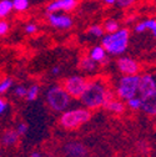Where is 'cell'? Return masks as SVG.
<instances>
[{"label":"cell","mask_w":156,"mask_h":157,"mask_svg":"<svg viewBox=\"0 0 156 157\" xmlns=\"http://www.w3.org/2000/svg\"><path fill=\"white\" fill-rule=\"evenodd\" d=\"M45 100L48 106L54 112H64L71 105V97L61 85H54L49 87L45 94Z\"/></svg>","instance_id":"cell-5"},{"label":"cell","mask_w":156,"mask_h":157,"mask_svg":"<svg viewBox=\"0 0 156 157\" xmlns=\"http://www.w3.org/2000/svg\"><path fill=\"white\" fill-rule=\"evenodd\" d=\"M19 141V135L16 133L15 130H6L3 135V139H2V142L3 145L5 146H14L16 145Z\"/></svg>","instance_id":"cell-15"},{"label":"cell","mask_w":156,"mask_h":157,"mask_svg":"<svg viewBox=\"0 0 156 157\" xmlns=\"http://www.w3.org/2000/svg\"><path fill=\"white\" fill-rule=\"evenodd\" d=\"M88 81H89L88 78L81 75H72L65 78L61 86L71 99H80V96L83 95L88 85Z\"/></svg>","instance_id":"cell-7"},{"label":"cell","mask_w":156,"mask_h":157,"mask_svg":"<svg viewBox=\"0 0 156 157\" xmlns=\"http://www.w3.org/2000/svg\"><path fill=\"white\" fill-rule=\"evenodd\" d=\"M91 116H92L91 111L85 107L66 110L61 113L59 124L65 130H76L80 126L85 125L86 122H89Z\"/></svg>","instance_id":"cell-4"},{"label":"cell","mask_w":156,"mask_h":157,"mask_svg":"<svg viewBox=\"0 0 156 157\" xmlns=\"http://www.w3.org/2000/svg\"><path fill=\"white\" fill-rule=\"evenodd\" d=\"M6 110H8V102L3 99V97H0V115H3Z\"/></svg>","instance_id":"cell-30"},{"label":"cell","mask_w":156,"mask_h":157,"mask_svg":"<svg viewBox=\"0 0 156 157\" xmlns=\"http://www.w3.org/2000/svg\"><path fill=\"white\" fill-rule=\"evenodd\" d=\"M10 24L5 20V19H0V36H5L9 33Z\"/></svg>","instance_id":"cell-26"},{"label":"cell","mask_w":156,"mask_h":157,"mask_svg":"<svg viewBox=\"0 0 156 157\" xmlns=\"http://www.w3.org/2000/svg\"><path fill=\"white\" fill-rule=\"evenodd\" d=\"M13 11L11 0H0V19H5Z\"/></svg>","instance_id":"cell-18"},{"label":"cell","mask_w":156,"mask_h":157,"mask_svg":"<svg viewBox=\"0 0 156 157\" xmlns=\"http://www.w3.org/2000/svg\"><path fill=\"white\" fill-rule=\"evenodd\" d=\"M139 81L140 75H130V76H123L118 86H116V96L119 97L121 101H127L132 97L138 96L139 91Z\"/></svg>","instance_id":"cell-6"},{"label":"cell","mask_w":156,"mask_h":157,"mask_svg":"<svg viewBox=\"0 0 156 157\" xmlns=\"http://www.w3.org/2000/svg\"><path fill=\"white\" fill-rule=\"evenodd\" d=\"M37 30H39V26L35 23H29L25 25V33L28 35H34L35 33H37Z\"/></svg>","instance_id":"cell-28"},{"label":"cell","mask_w":156,"mask_h":157,"mask_svg":"<svg viewBox=\"0 0 156 157\" xmlns=\"http://www.w3.org/2000/svg\"><path fill=\"white\" fill-rule=\"evenodd\" d=\"M46 17L49 25L57 30H70L74 25L72 17L65 13H50Z\"/></svg>","instance_id":"cell-8"},{"label":"cell","mask_w":156,"mask_h":157,"mask_svg":"<svg viewBox=\"0 0 156 157\" xmlns=\"http://www.w3.org/2000/svg\"><path fill=\"white\" fill-rule=\"evenodd\" d=\"M11 4H13V10L16 13H25L30 8L29 0H11Z\"/></svg>","instance_id":"cell-17"},{"label":"cell","mask_w":156,"mask_h":157,"mask_svg":"<svg viewBox=\"0 0 156 157\" xmlns=\"http://www.w3.org/2000/svg\"><path fill=\"white\" fill-rule=\"evenodd\" d=\"M51 74L53 75H59L60 74V67L59 66H54L53 70H51Z\"/></svg>","instance_id":"cell-31"},{"label":"cell","mask_w":156,"mask_h":157,"mask_svg":"<svg viewBox=\"0 0 156 157\" xmlns=\"http://www.w3.org/2000/svg\"><path fill=\"white\" fill-rule=\"evenodd\" d=\"M39 91H40V87H39V85H36V84L31 85L30 87H28L25 99H26L28 101H34V100H36L37 96H39Z\"/></svg>","instance_id":"cell-20"},{"label":"cell","mask_w":156,"mask_h":157,"mask_svg":"<svg viewBox=\"0 0 156 157\" xmlns=\"http://www.w3.org/2000/svg\"><path fill=\"white\" fill-rule=\"evenodd\" d=\"M63 155L64 157H86L88 148L79 141H69L63 145Z\"/></svg>","instance_id":"cell-11"},{"label":"cell","mask_w":156,"mask_h":157,"mask_svg":"<svg viewBox=\"0 0 156 157\" xmlns=\"http://www.w3.org/2000/svg\"><path fill=\"white\" fill-rule=\"evenodd\" d=\"M88 34L94 36L95 39H101L105 35V31L103 29V25H100V24H92L88 29Z\"/></svg>","instance_id":"cell-19"},{"label":"cell","mask_w":156,"mask_h":157,"mask_svg":"<svg viewBox=\"0 0 156 157\" xmlns=\"http://www.w3.org/2000/svg\"><path fill=\"white\" fill-rule=\"evenodd\" d=\"M30 157H43V155H41L40 152H33V153L30 155Z\"/></svg>","instance_id":"cell-33"},{"label":"cell","mask_w":156,"mask_h":157,"mask_svg":"<svg viewBox=\"0 0 156 157\" xmlns=\"http://www.w3.org/2000/svg\"><path fill=\"white\" fill-rule=\"evenodd\" d=\"M79 4V0H51L45 6L46 14L50 13H70L75 10Z\"/></svg>","instance_id":"cell-10"},{"label":"cell","mask_w":156,"mask_h":157,"mask_svg":"<svg viewBox=\"0 0 156 157\" xmlns=\"http://www.w3.org/2000/svg\"><path fill=\"white\" fill-rule=\"evenodd\" d=\"M114 97V92L110 90L104 78L95 77L88 81V85L80 96V101L88 110H97Z\"/></svg>","instance_id":"cell-1"},{"label":"cell","mask_w":156,"mask_h":157,"mask_svg":"<svg viewBox=\"0 0 156 157\" xmlns=\"http://www.w3.org/2000/svg\"><path fill=\"white\" fill-rule=\"evenodd\" d=\"M138 96L141 100V111L146 115H156V80L152 74L140 75Z\"/></svg>","instance_id":"cell-2"},{"label":"cell","mask_w":156,"mask_h":157,"mask_svg":"<svg viewBox=\"0 0 156 157\" xmlns=\"http://www.w3.org/2000/svg\"><path fill=\"white\" fill-rule=\"evenodd\" d=\"M126 106H127L129 109L134 110V111L140 110V109H141V100H140V97H139V96H135V97H132V99L127 100V101H126Z\"/></svg>","instance_id":"cell-22"},{"label":"cell","mask_w":156,"mask_h":157,"mask_svg":"<svg viewBox=\"0 0 156 157\" xmlns=\"http://www.w3.org/2000/svg\"><path fill=\"white\" fill-rule=\"evenodd\" d=\"M26 91H28V87L25 85H18L14 87V95L16 97H25Z\"/></svg>","instance_id":"cell-24"},{"label":"cell","mask_w":156,"mask_h":157,"mask_svg":"<svg viewBox=\"0 0 156 157\" xmlns=\"http://www.w3.org/2000/svg\"><path fill=\"white\" fill-rule=\"evenodd\" d=\"M88 56L91 59L92 61H95L97 65L99 64H106L107 63V54L104 50L101 45H95L90 49Z\"/></svg>","instance_id":"cell-12"},{"label":"cell","mask_w":156,"mask_h":157,"mask_svg":"<svg viewBox=\"0 0 156 157\" xmlns=\"http://www.w3.org/2000/svg\"><path fill=\"white\" fill-rule=\"evenodd\" d=\"M103 3H104L105 5L111 6V5H115V0H103Z\"/></svg>","instance_id":"cell-32"},{"label":"cell","mask_w":156,"mask_h":157,"mask_svg":"<svg viewBox=\"0 0 156 157\" xmlns=\"http://www.w3.org/2000/svg\"><path fill=\"white\" fill-rule=\"evenodd\" d=\"M116 66L118 70L124 75V76H130V75H139L140 72V64L132 57L129 56H121L116 60Z\"/></svg>","instance_id":"cell-9"},{"label":"cell","mask_w":156,"mask_h":157,"mask_svg":"<svg viewBox=\"0 0 156 157\" xmlns=\"http://www.w3.org/2000/svg\"><path fill=\"white\" fill-rule=\"evenodd\" d=\"M104 109H106L107 111H110V112H112V113H115V115H121V113L125 112L126 105H125L124 101L112 97L111 100H109V101L104 105Z\"/></svg>","instance_id":"cell-13"},{"label":"cell","mask_w":156,"mask_h":157,"mask_svg":"<svg viewBox=\"0 0 156 157\" xmlns=\"http://www.w3.org/2000/svg\"><path fill=\"white\" fill-rule=\"evenodd\" d=\"M138 0H115V5L120 9H129L136 4Z\"/></svg>","instance_id":"cell-23"},{"label":"cell","mask_w":156,"mask_h":157,"mask_svg":"<svg viewBox=\"0 0 156 157\" xmlns=\"http://www.w3.org/2000/svg\"><path fill=\"white\" fill-rule=\"evenodd\" d=\"M79 69L84 72H88V74H92L97 70V64L95 61H92L91 59L86 55L84 57L80 59V61H79Z\"/></svg>","instance_id":"cell-14"},{"label":"cell","mask_w":156,"mask_h":157,"mask_svg":"<svg viewBox=\"0 0 156 157\" xmlns=\"http://www.w3.org/2000/svg\"><path fill=\"white\" fill-rule=\"evenodd\" d=\"M130 41V31L126 28H120L118 31L105 34L101 37V46L106 51V54L112 56L123 55L127 48Z\"/></svg>","instance_id":"cell-3"},{"label":"cell","mask_w":156,"mask_h":157,"mask_svg":"<svg viewBox=\"0 0 156 157\" xmlns=\"http://www.w3.org/2000/svg\"><path fill=\"white\" fill-rule=\"evenodd\" d=\"M134 30H135V33H136V34H144V33H146V31H147V29H146V23H145V20L136 23V25H135Z\"/></svg>","instance_id":"cell-27"},{"label":"cell","mask_w":156,"mask_h":157,"mask_svg":"<svg viewBox=\"0 0 156 157\" xmlns=\"http://www.w3.org/2000/svg\"><path fill=\"white\" fill-rule=\"evenodd\" d=\"M14 85V81L11 77H5L3 80H0V95H4L5 92H8Z\"/></svg>","instance_id":"cell-21"},{"label":"cell","mask_w":156,"mask_h":157,"mask_svg":"<svg viewBox=\"0 0 156 157\" xmlns=\"http://www.w3.org/2000/svg\"><path fill=\"white\" fill-rule=\"evenodd\" d=\"M145 23H146L147 31H151L152 36H155L156 35V20H155L154 17H151V19H146Z\"/></svg>","instance_id":"cell-25"},{"label":"cell","mask_w":156,"mask_h":157,"mask_svg":"<svg viewBox=\"0 0 156 157\" xmlns=\"http://www.w3.org/2000/svg\"><path fill=\"white\" fill-rule=\"evenodd\" d=\"M15 131H16V133H18L19 136H23V135H25V133L28 132V125L24 124V122H19Z\"/></svg>","instance_id":"cell-29"},{"label":"cell","mask_w":156,"mask_h":157,"mask_svg":"<svg viewBox=\"0 0 156 157\" xmlns=\"http://www.w3.org/2000/svg\"><path fill=\"white\" fill-rule=\"evenodd\" d=\"M120 23L118 20H115V19H107V20H105L104 25H103V29L105 31V34H111V33H115L118 31L120 29Z\"/></svg>","instance_id":"cell-16"}]
</instances>
